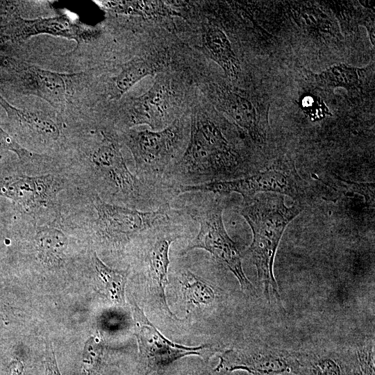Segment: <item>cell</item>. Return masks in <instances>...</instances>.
<instances>
[{"label": "cell", "instance_id": "obj_1", "mask_svg": "<svg viewBox=\"0 0 375 375\" xmlns=\"http://www.w3.org/2000/svg\"><path fill=\"white\" fill-rule=\"evenodd\" d=\"M226 131L217 118L207 112L198 110L192 115L186 148L166 174L165 183L178 188L253 174L247 156Z\"/></svg>", "mask_w": 375, "mask_h": 375}, {"label": "cell", "instance_id": "obj_2", "mask_svg": "<svg viewBox=\"0 0 375 375\" xmlns=\"http://www.w3.org/2000/svg\"><path fill=\"white\" fill-rule=\"evenodd\" d=\"M303 209L296 201L292 206L286 205L284 196L276 193L258 194L242 201L239 208L253 233L252 242L244 256L256 267L268 301L271 292L278 302L281 300L273 270L275 255L286 227Z\"/></svg>", "mask_w": 375, "mask_h": 375}, {"label": "cell", "instance_id": "obj_3", "mask_svg": "<svg viewBox=\"0 0 375 375\" xmlns=\"http://www.w3.org/2000/svg\"><path fill=\"white\" fill-rule=\"evenodd\" d=\"M191 193L194 194V199L185 200L182 206L192 219L198 223L199 228L183 253L196 249L208 251L234 274L244 292L255 294L254 287L244 272L242 255L224 224L222 198L225 196L206 192Z\"/></svg>", "mask_w": 375, "mask_h": 375}, {"label": "cell", "instance_id": "obj_4", "mask_svg": "<svg viewBox=\"0 0 375 375\" xmlns=\"http://www.w3.org/2000/svg\"><path fill=\"white\" fill-rule=\"evenodd\" d=\"M92 203L97 212V233L102 242L115 249L133 241L144 243L158 231L190 217L183 207L172 203L155 210H140L108 203L98 194Z\"/></svg>", "mask_w": 375, "mask_h": 375}, {"label": "cell", "instance_id": "obj_5", "mask_svg": "<svg viewBox=\"0 0 375 375\" xmlns=\"http://www.w3.org/2000/svg\"><path fill=\"white\" fill-rule=\"evenodd\" d=\"M123 140L140 179L153 185H169L165 178L186 148L188 126L183 120L177 119L159 131L129 130Z\"/></svg>", "mask_w": 375, "mask_h": 375}, {"label": "cell", "instance_id": "obj_6", "mask_svg": "<svg viewBox=\"0 0 375 375\" xmlns=\"http://www.w3.org/2000/svg\"><path fill=\"white\" fill-rule=\"evenodd\" d=\"M306 183L297 173L294 162L287 160L278 161L265 170L238 178L179 186L178 192L180 195L206 192L225 197L236 192L242 197L243 201L249 200L260 193H276L301 203L306 195Z\"/></svg>", "mask_w": 375, "mask_h": 375}, {"label": "cell", "instance_id": "obj_7", "mask_svg": "<svg viewBox=\"0 0 375 375\" xmlns=\"http://www.w3.org/2000/svg\"><path fill=\"white\" fill-rule=\"evenodd\" d=\"M18 10L17 1H0V44H14L40 34L72 39L80 44L96 35L95 30L65 15L28 19L22 17Z\"/></svg>", "mask_w": 375, "mask_h": 375}, {"label": "cell", "instance_id": "obj_8", "mask_svg": "<svg viewBox=\"0 0 375 375\" xmlns=\"http://www.w3.org/2000/svg\"><path fill=\"white\" fill-rule=\"evenodd\" d=\"M133 318L140 356L151 369H160L188 355L202 356L210 351V345L187 347L165 338L134 303Z\"/></svg>", "mask_w": 375, "mask_h": 375}, {"label": "cell", "instance_id": "obj_9", "mask_svg": "<svg viewBox=\"0 0 375 375\" xmlns=\"http://www.w3.org/2000/svg\"><path fill=\"white\" fill-rule=\"evenodd\" d=\"M62 189V181L53 174L0 175V197L10 199L28 214L53 205Z\"/></svg>", "mask_w": 375, "mask_h": 375}, {"label": "cell", "instance_id": "obj_10", "mask_svg": "<svg viewBox=\"0 0 375 375\" xmlns=\"http://www.w3.org/2000/svg\"><path fill=\"white\" fill-rule=\"evenodd\" d=\"M169 78L158 73L152 86L144 94L132 99L124 115V124L132 127L146 124L152 131L168 126L171 121L169 106L172 97Z\"/></svg>", "mask_w": 375, "mask_h": 375}, {"label": "cell", "instance_id": "obj_11", "mask_svg": "<svg viewBox=\"0 0 375 375\" xmlns=\"http://www.w3.org/2000/svg\"><path fill=\"white\" fill-rule=\"evenodd\" d=\"M299 361L290 353L272 349L251 351L230 349L220 356L217 370L243 369L253 374L298 373Z\"/></svg>", "mask_w": 375, "mask_h": 375}, {"label": "cell", "instance_id": "obj_12", "mask_svg": "<svg viewBox=\"0 0 375 375\" xmlns=\"http://www.w3.org/2000/svg\"><path fill=\"white\" fill-rule=\"evenodd\" d=\"M217 106L255 143H265L268 130L267 115L262 114L247 97L230 88L219 90Z\"/></svg>", "mask_w": 375, "mask_h": 375}, {"label": "cell", "instance_id": "obj_13", "mask_svg": "<svg viewBox=\"0 0 375 375\" xmlns=\"http://www.w3.org/2000/svg\"><path fill=\"white\" fill-rule=\"evenodd\" d=\"M0 107L6 114L8 124L17 134H31L48 141L59 138L58 124L47 114L17 108L1 94Z\"/></svg>", "mask_w": 375, "mask_h": 375}, {"label": "cell", "instance_id": "obj_14", "mask_svg": "<svg viewBox=\"0 0 375 375\" xmlns=\"http://www.w3.org/2000/svg\"><path fill=\"white\" fill-rule=\"evenodd\" d=\"M201 48L205 54L219 65L230 78H238L241 71L240 62L223 31L214 25L205 26L202 33Z\"/></svg>", "mask_w": 375, "mask_h": 375}, {"label": "cell", "instance_id": "obj_15", "mask_svg": "<svg viewBox=\"0 0 375 375\" xmlns=\"http://www.w3.org/2000/svg\"><path fill=\"white\" fill-rule=\"evenodd\" d=\"M158 65L149 58H135L122 66L120 71L112 78L109 95L119 99L143 78L158 73Z\"/></svg>", "mask_w": 375, "mask_h": 375}, {"label": "cell", "instance_id": "obj_16", "mask_svg": "<svg viewBox=\"0 0 375 375\" xmlns=\"http://www.w3.org/2000/svg\"><path fill=\"white\" fill-rule=\"evenodd\" d=\"M92 262L108 299L116 306L125 305V287L129 274L128 269L117 270L108 267L96 253L92 256Z\"/></svg>", "mask_w": 375, "mask_h": 375}, {"label": "cell", "instance_id": "obj_17", "mask_svg": "<svg viewBox=\"0 0 375 375\" xmlns=\"http://www.w3.org/2000/svg\"><path fill=\"white\" fill-rule=\"evenodd\" d=\"M364 69L340 63L331 65L313 76L317 83L323 88L334 90L342 88L347 91H353L360 87V75Z\"/></svg>", "mask_w": 375, "mask_h": 375}, {"label": "cell", "instance_id": "obj_18", "mask_svg": "<svg viewBox=\"0 0 375 375\" xmlns=\"http://www.w3.org/2000/svg\"><path fill=\"white\" fill-rule=\"evenodd\" d=\"M67 243L66 235L55 228H42L35 235L38 256L49 265H58L62 261Z\"/></svg>", "mask_w": 375, "mask_h": 375}, {"label": "cell", "instance_id": "obj_19", "mask_svg": "<svg viewBox=\"0 0 375 375\" xmlns=\"http://www.w3.org/2000/svg\"><path fill=\"white\" fill-rule=\"evenodd\" d=\"M179 283L183 299L195 306L208 305L215 299L213 289L189 269L180 272Z\"/></svg>", "mask_w": 375, "mask_h": 375}, {"label": "cell", "instance_id": "obj_20", "mask_svg": "<svg viewBox=\"0 0 375 375\" xmlns=\"http://www.w3.org/2000/svg\"><path fill=\"white\" fill-rule=\"evenodd\" d=\"M98 3L108 10L117 13L142 16L165 15L170 13L165 4L160 1H99Z\"/></svg>", "mask_w": 375, "mask_h": 375}, {"label": "cell", "instance_id": "obj_21", "mask_svg": "<svg viewBox=\"0 0 375 375\" xmlns=\"http://www.w3.org/2000/svg\"><path fill=\"white\" fill-rule=\"evenodd\" d=\"M103 344L97 337L90 338L84 346L82 368L84 375H97L102 362Z\"/></svg>", "mask_w": 375, "mask_h": 375}, {"label": "cell", "instance_id": "obj_22", "mask_svg": "<svg viewBox=\"0 0 375 375\" xmlns=\"http://www.w3.org/2000/svg\"><path fill=\"white\" fill-rule=\"evenodd\" d=\"M299 106L311 119H319L331 115L328 108L319 97L313 94H304L299 99Z\"/></svg>", "mask_w": 375, "mask_h": 375}, {"label": "cell", "instance_id": "obj_23", "mask_svg": "<svg viewBox=\"0 0 375 375\" xmlns=\"http://www.w3.org/2000/svg\"><path fill=\"white\" fill-rule=\"evenodd\" d=\"M0 149L14 152L21 160L24 162L33 158V154L17 143L14 137L10 135L1 126Z\"/></svg>", "mask_w": 375, "mask_h": 375}, {"label": "cell", "instance_id": "obj_24", "mask_svg": "<svg viewBox=\"0 0 375 375\" xmlns=\"http://www.w3.org/2000/svg\"><path fill=\"white\" fill-rule=\"evenodd\" d=\"M44 365L45 375H61L51 342H47L46 344Z\"/></svg>", "mask_w": 375, "mask_h": 375}, {"label": "cell", "instance_id": "obj_25", "mask_svg": "<svg viewBox=\"0 0 375 375\" xmlns=\"http://www.w3.org/2000/svg\"><path fill=\"white\" fill-rule=\"evenodd\" d=\"M318 375H338L337 365L331 360H323L316 365Z\"/></svg>", "mask_w": 375, "mask_h": 375}, {"label": "cell", "instance_id": "obj_26", "mask_svg": "<svg viewBox=\"0 0 375 375\" xmlns=\"http://www.w3.org/2000/svg\"><path fill=\"white\" fill-rule=\"evenodd\" d=\"M24 365L18 360H14L9 364L5 375H22Z\"/></svg>", "mask_w": 375, "mask_h": 375}, {"label": "cell", "instance_id": "obj_27", "mask_svg": "<svg viewBox=\"0 0 375 375\" xmlns=\"http://www.w3.org/2000/svg\"><path fill=\"white\" fill-rule=\"evenodd\" d=\"M360 4H362L363 6L367 8H371V9H374V2L372 1H360Z\"/></svg>", "mask_w": 375, "mask_h": 375}, {"label": "cell", "instance_id": "obj_28", "mask_svg": "<svg viewBox=\"0 0 375 375\" xmlns=\"http://www.w3.org/2000/svg\"><path fill=\"white\" fill-rule=\"evenodd\" d=\"M1 154H0V159H1Z\"/></svg>", "mask_w": 375, "mask_h": 375}]
</instances>
